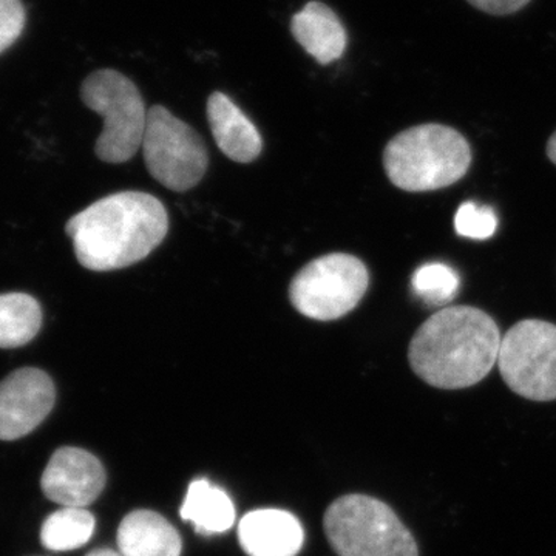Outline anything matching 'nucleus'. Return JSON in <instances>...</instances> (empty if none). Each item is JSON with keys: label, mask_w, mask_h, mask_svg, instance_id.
Here are the masks:
<instances>
[{"label": "nucleus", "mask_w": 556, "mask_h": 556, "mask_svg": "<svg viewBox=\"0 0 556 556\" xmlns=\"http://www.w3.org/2000/svg\"><path fill=\"white\" fill-rule=\"evenodd\" d=\"M167 230L169 215L163 203L134 190L97 201L65 226L80 265L97 273L141 262L166 239Z\"/></svg>", "instance_id": "nucleus-1"}, {"label": "nucleus", "mask_w": 556, "mask_h": 556, "mask_svg": "<svg viewBox=\"0 0 556 556\" xmlns=\"http://www.w3.org/2000/svg\"><path fill=\"white\" fill-rule=\"evenodd\" d=\"M496 321L473 306H450L427 318L408 348L417 378L439 390H464L489 376L500 356Z\"/></svg>", "instance_id": "nucleus-2"}, {"label": "nucleus", "mask_w": 556, "mask_h": 556, "mask_svg": "<svg viewBox=\"0 0 556 556\" xmlns=\"http://www.w3.org/2000/svg\"><path fill=\"white\" fill-rule=\"evenodd\" d=\"M471 159L466 137L437 123L401 131L383 150L388 178L405 192H431L455 185L466 177Z\"/></svg>", "instance_id": "nucleus-3"}, {"label": "nucleus", "mask_w": 556, "mask_h": 556, "mask_svg": "<svg viewBox=\"0 0 556 556\" xmlns=\"http://www.w3.org/2000/svg\"><path fill=\"white\" fill-rule=\"evenodd\" d=\"M324 527L339 556H419L413 533L378 497H339L328 507Z\"/></svg>", "instance_id": "nucleus-4"}, {"label": "nucleus", "mask_w": 556, "mask_h": 556, "mask_svg": "<svg viewBox=\"0 0 556 556\" xmlns=\"http://www.w3.org/2000/svg\"><path fill=\"white\" fill-rule=\"evenodd\" d=\"M80 100L104 119L94 146L98 159L112 164L134 159L141 149L149 115L137 84L118 70H97L84 79Z\"/></svg>", "instance_id": "nucleus-5"}, {"label": "nucleus", "mask_w": 556, "mask_h": 556, "mask_svg": "<svg viewBox=\"0 0 556 556\" xmlns=\"http://www.w3.org/2000/svg\"><path fill=\"white\" fill-rule=\"evenodd\" d=\"M369 274L362 260L329 254L313 260L292 278L289 299L303 316L329 321L346 316L367 294Z\"/></svg>", "instance_id": "nucleus-6"}, {"label": "nucleus", "mask_w": 556, "mask_h": 556, "mask_svg": "<svg viewBox=\"0 0 556 556\" xmlns=\"http://www.w3.org/2000/svg\"><path fill=\"white\" fill-rule=\"evenodd\" d=\"M141 150L149 174L174 192L195 188L206 174L203 138L163 105L149 109Z\"/></svg>", "instance_id": "nucleus-7"}, {"label": "nucleus", "mask_w": 556, "mask_h": 556, "mask_svg": "<svg viewBox=\"0 0 556 556\" xmlns=\"http://www.w3.org/2000/svg\"><path fill=\"white\" fill-rule=\"evenodd\" d=\"M497 368L518 396L556 401V325L535 318L518 321L501 340Z\"/></svg>", "instance_id": "nucleus-8"}, {"label": "nucleus", "mask_w": 556, "mask_h": 556, "mask_svg": "<svg viewBox=\"0 0 556 556\" xmlns=\"http://www.w3.org/2000/svg\"><path fill=\"white\" fill-rule=\"evenodd\" d=\"M56 388L38 368H21L0 382V441L30 434L50 415Z\"/></svg>", "instance_id": "nucleus-9"}, {"label": "nucleus", "mask_w": 556, "mask_h": 556, "mask_svg": "<svg viewBox=\"0 0 556 556\" xmlns=\"http://www.w3.org/2000/svg\"><path fill=\"white\" fill-rule=\"evenodd\" d=\"M104 467L101 460L83 448L56 450L43 470L42 492L62 507H87L104 490Z\"/></svg>", "instance_id": "nucleus-10"}, {"label": "nucleus", "mask_w": 556, "mask_h": 556, "mask_svg": "<svg viewBox=\"0 0 556 556\" xmlns=\"http://www.w3.org/2000/svg\"><path fill=\"white\" fill-rule=\"evenodd\" d=\"M239 540L249 556H295L305 535L294 515L263 508L241 519Z\"/></svg>", "instance_id": "nucleus-11"}, {"label": "nucleus", "mask_w": 556, "mask_h": 556, "mask_svg": "<svg viewBox=\"0 0 556 556\" xmlns=\"http://www.w3.org/2000/svg\"><path fill=\"white\" fill-rule=\"evenodd\" d=\"M207 121L218 149L237 163H252L263 149L262 135L228 94L214 91L207 100Z\"/></svg>", "instance_id": "nucleus-12"}, {"label": "nucleus", "mask_w": 556, "mask_h": 556, "mask_svg": "<svg viewBox=\"0 0 556 556\" xmlns=\"http://www.w3.org/2000/svg\"><path fill=\"white\" fill-rule=\"evenodd\" d=\"M291 33L300 47L321 65L339 61L345 53L348 33L338 13L327 3H306L292 16Z\"/></svg>", "instance_id": "nucleus-13"}, {"label": "nucleus", "mask_w": 556, "mask_h": 556, "mask_svg": "<svg viewBox=\"0 0 556 556\" xmlns=\"http://www.w3.org/2000/svg\"><path fill=\"white\" fill-rule=\"evenodd\" d=\"M118 546L124 556H179L181 538L175 527L152 510H135L121 521Z\"/></svg>", "instance_id": "nucleus-14"}, {"label": "nucleus", "mask_w": 556, "mask_h": 556, "mask_svg": "<svg viewBox=\"0 0 556 556\" xmlns=\"http://www.w3.org/2000/svg\"><path fill=\"white\" fill-rule=\"evenodd\" d=\"M179 514L203 535L228 532L236 522L232 500L225 490L211 484L207 479H195L189 485Z\"/></svg>", "instance_id": "nucleus-15"}, {"label": "nucleus", "mask_w": 556, "mask_h": 556, "mask_svg": "<svg viewBox=\"0 0 556 556\" xmlns=\"http://www.w3.org/2000/svg\"><path fill=\"white\" fill-rule=\"evenodd\" d=\"M42 327L38 300L22 292L0 294V348H20L30 343Z\"/></svg>", "instance_id": "nucleus-16"}, {"label": "nucleus", "mask_w": 556, "mask_h": 556, "mask_svg": "<svg viewBox=\"0 0 556 556\" xmlns=\"http://www.w3.org/2000/svg\"><path fill=\"white\" fill-rule=\"evenodd\" d=\"M94 532V518L83 507H64L43 522L40 541L53 552L83 547Z\"/></svg>", "instance_id": "nucleus-17"}, {"label": "nucleus", "mask_w": 556, "mask_h": 556, "mask_svg": "<svg viewBox=\"0 0 556 556\" xmlns=\"http://www.w3.org/2000/svg\"><path fill=\"white\" fill-rule=\"evenodd\" d=\"M413 289L427 305L444 306L459 291V277L444 263H427L413 276Z\"/></svg>", "instance_id": "nucleus-18"}, {"label": "nucleus", "mask_w": 556, "mask_h": 556, "mask_svg": "<svg viewBox=\"0 0 556 556\" xmlns=\"http://www.w3.org/2000/svg\"><path fill=\"white\" fill-rule=\"evenodd\" d=\"M455 229L459 236L471 240H486L496 232L497 217L489 206H478L477 203H464L457 208Z\"/></svg>", "instance_id": "nucleus-19"}, {"label": "nucleus", "mask_w": 556, "mask_h": 556, "mask_svg": "<svg viewBox=\"0 0 556 556\" xmlns=\"http://www.w3.org/2000/svg\"><path fill=\"white\" fill-rule=\"evenodd\" d=\"M25 22L27 13L22 0H0V53L21 38Z\"/></svg>", "instance_id": "nucleus-20"}, {"label": "nucleus", "mask_w": 556, "mask_h": 556, "mask_svg": "<svg viewBox=\"0 0 556 556\" xmlns=\"http://www.w3.org/2000/svg\"><path fill=\"white\" fill-rule=\"evenodd\" d=\"M467 2L482 13L492 14V16H508V14H515L526 9L532 0H467Z\"/></svg>", "instance_id": "nucleus-21"}, {"label": "nucleus", "mask_w": 556, "mask_h": 556, "mask_svg": "<svg viewBox=\"0 0 556 556\" xmlns=\"http://www.w3.org/2000/svg\"><path fill=\"white\" fill-rule=\"evenodd\" d=\"M546 152L548 160L556 166V131H554V135H552L551 139L547 141Z\"/></svg>", "instance_id": "nucleus-22"}, {"label": "nucleus", "mask_w": 556, "mask_h": 556, "mask_svg": "<svg viewBox=\"0 0 556 556\" xmlns=\"http://www.w3.org/2000/svg\"><path fill=\"white\" fill-rule=\"evenodd\" d=\"M89 556H119L118 554H115V552L112 551H94L91 552Z\"/></svg>", "instance_id": "nucleus-23"}]
</instances>
